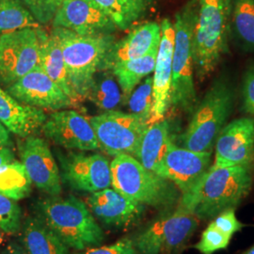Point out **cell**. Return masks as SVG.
Listing matches in <instances>:
<instances>
[{
  "instance_id": "6da1fadb",
  "label": "cell",
  "mask_w": 254,
  "mask_h": 254,
  "mask_svg": "<svg viewBox=\"0 0 254 254\" xmlns=\"http://www.w3.org/2000/svg\"><path fill=\"white\" fill-rule=\"evenodd\" d=\"M252 184L248 166H211L194 188L182 194L178 205L198 219H214L226 210H236L250 193Z\"/></svg>"
},
{
  "instance_id": "7a4b0ae2",
  "label": "cell",
  "mask_w": 254,
  "mask_h": 254,
  "mask_svg": "<svg viewBox=\"0 0 254 254\" xmlns=\"http://www.w3.org/2000/svg\"><path fill=\"white\" fill-rule=\"evenodd\" d=\"M37 216L69 248L76 251L100 246L105 234L91 210L74 197L48 196L39 200Z\"/></svg>"
},
{
  "instance_id": "3957f363",
  "label": "cell",
  "mask_w": 254,
  "mask_h": 254,
  "mask_svg": "<svg viewBox=\"0 0 254 254\" xmlns=\"http://www.w3.org/2000/svg\"><path fill=\"white\" fill-rule=\"evenodd\" d=\"M231 14L232 0H198L193 61L200 81L215 71L229 50Z\"/></svg>"
},
{
  "instance_id": "277c9868",
  "label": "cell",
  "mask_w": 254,
  "mask_h": 254,
  "mask_svg": "<svg viewBox=\"0 0 254 254\" xmlns=\"http://www.w3.org/2000/svg\"><path fill=\"white\" fill-rule=\"evenodd\" d=\"M110 170L112 188L145 206L166 211L180 200L173 183L147 170L133 155H115Z\"/></svg>"
},
{
  "instance_id": "5b68a950",
  "label": "cell",
  "mask_w": 254,
  "mask_h": 254,
  "mask_svg": "<svg viewBox=\"0 0 254 254\" xmlns=\"http://www.w3.org/2000/svg\"><path fill=\"white\" fill-rule=\"evenodd\" d=\"M235 90L224 76L214 82L194 109L190 123L182 136V144L193 152H212L218 134L230 117Z\"/></svg>"
},
{
  "instance_id": "8992f818",
  "label": "cell",
  "mask_w": 254,
  "mask_h": 254,
  "mask_svg": "<svg viewBox=\"0 0 254 254\" xmlns=\"http://www.w3.org/2000/svg\"><path fill=\"white\" fill-rule=\"evenodd\" d=\"M198 0H190L176 14L174 27L171 105L191 113L198 105L193 69V33Z\"/></svg>"
},
{
  "instance_id": "52a82bcc",
  "label": "cell",
  "mask_w": 254,
  "mask_h": 254,
  "mask_svg": "<svg viewBox=\"0 0 254 254\" xmlns=\"http://www.w3.org/2000/svg\"><path fill=\"white\" fill-rule=\"evenodd\" d=\"M52 33L60 43L69 79L80 101L112 46V38L80 35L61 27H54Z\"/></svg>"
},
{
  "instance_id": "ba28073f",
  "label": "cell",
  "mask_w": 254,
  "mask_h": 254,
  "mask_svg": "<svg viewBox=\"0 0 254 254\" xmlns=\"http://www.w3.org/2000/svg\"><path fill=\"white\" fill-rule=\"evenodd\" d=\"M199 225V219L177 204L166 210L134 240L138 254H176Z\"/></svg>"
},
{
  "instance_id": "9c48e42d",
  "label": "cell",
  "mask_w": 254,
  "mask_h": 254,
  "mask_svg": "<svg viewBox=\"0 0 254 254\" xmlns=\"http://www.w3.org/2000/svg\"><path fill=\"white\" fill-rule=\"evenodd\" d=\"M101 150L109 155H135L148 123L133 113L109 110L90 119Z\"/></svg>"
},
{
  "instance_id": "30bf717a",
  "label": "cell",
  "mask_w": 254,
  "mask_h": 254,
  "mask_svg": "<svg viewBox=\"0 0 254 254\" xmlns=\"http://www.w3.org/2000/svg\"><path fill=\"white\" fill-rule=\"evenodd\" d=\"M40 27L0 35V82L6 87L40 67Z\"/></svg>"
},
{
  "instance_id": "8fae6325",
  "label": "cell",
  "mask_w": 254,
  "mask_h": 254,
  "mask_svg": "<svg viewBox=\"0 0 254 254\" xmlns=\"http://www.w3.org/2000/svg\"><path fill=\"white\" fill-rule=\"evenodd\" d=\"M60 162L62 181L73 190L93 193L111 186L110 162L102 154L69 153Z\"/></svg>"
},
{
  "instance_id": "7c38bea8",
  "label": "cell",
  "mask_w": 254,
  "mask_h": 254,
  "mask_svg": "<svg viewBox=\"0 0 254 254\" xmlns=\"http://www.w3.org/2000/svg\"><path fill=\"white\" fill-rule=\"evenodd\" d=\"M21 163L31 183L48 196H60L63 181L58 164L48 143L39 136H29L19 145Z\"/></svg>"
},
{
  "instance_id": "4fadbf2b",
  "label": "cell",
  "mask_w": 254,
  "mask_h": 254,
  "mask_svg": "<svg viewBox=\"0 0 254 254\" xmlns=\"http://www.w3.org/2000/svg\"><path fill=\"white\" fill-rule=\"evenodd\" d=\"M42 131L55 144L68 150L100 149L90 120L75 110L55 111L46 119Z\"/></svg>"
},
{
  "instance_id": "5bb4252c",
  "label": "cell",
  "mask_w": 254,
  "mask_h": 254,
  "mask_svg": "<svg viewBox=\"0 0 254 254\" xmlns=\"http://www.w3.org/2000/svg\"><path fill=\"white\" fill-rule=\"evenodd\" d=\"M212 152H193L170 143L157 175L172 182L185 194L208 172Z\"/></svg>"
},
{
  "instance_id": "9a60e30c",
  "label": "cell",
  "mask_w": 254,
  "mask_h": 254,
  "mask_svg": "<svg viewBox=\"0 0 254 254\" xmlns=\"http://www.w3.org/2000/svg\"><path fill=\"white\" fill-rule=\"evenodd\" d=\"M6 91L22 104L37 109L60 110L73 100L39 67L10 84Z\"/></svg>"
},
{
  "instance_id": "2e32d148",
  "label": "cell",
  "mask_w": 254,
  "mask_h": 254,
  "mask_svg": "<svg viewBox=\"0 0 254 254\" xmlns=\"http://www.w3.org/2000/svg\"><path fill=\"white\" fill-rule=\"evenodd\" d=\"M213 167L250 166L254 157V119H236L222 128L215 142Z\"/></svg>"
},
{
  "instance_id": "e0dca14e",
  "label": "cell",
  "mask_w": 254,
  "mask_h": 254,
  "mask_svg": "<svg viewBox=\"0 0 254 254\" xmlns=\"http://www.w3.org/2000/svg\"><path fill=\"white\" fill-rule=\"evenodd\" d=\"M86 204L98 222L116 230L133 225L145 211L144 204L109 188L91 193Z\"/></svg>"
},
{
  "instance_id": "ac0fdd59",
  "label": "cell",
  "mask_w": 254,
  "mask_h": 254,
  "mask_svg": "<svg viewBox=\"0 0 254 254\" xmlns=\"http://www.w3.org/2000/svg\"><path fill=\"white\" fill-rule=\"evenodd\" d=\"M52 23L80 35H109L117 27L91 0H64Z\"/></svg>"
},
{
  "instance_id": "d6986e66",
  "label": "cell",
  "mask_w": 254,
  "mask_h": 254,
  "mask_svg": "<svg viewBox=\"0 0 254 254\" xmlns=\"http://www.w3.org/2000/svg\"><path fill=\"white\" fill-rule=\"evenodd\" d=\"M160 27L161 40L157 51L153 76L154 103L150 125L163 120L171 105L173 55L175 34L173 24L169 19H164Z\"/></svg>"
},
{
  "instance_id": "ffe728a7",
  "label": "cell",
  "mask_w": 254,
  "mask_h": 254,
  "mask_svg": "<svg viewBox=\"0 0 254 254\" xmlns=\"http://www.w3.org/2000/svg\"><path fill=\"white\" fill-rule=\"evenodd\" d=\"M160 40V25L155 22L142 24L118 44L111 46L102 62L100 69H111L120 63L137 59L157 51Z\"/></svg>"
},
{
  "instance_id": "44dd1931",
  "label": "cell",
  "mask_w": 254,
  "mask_h": 254,
  "mask_svg": "<svg viewBox=\"0 0 254 254\" xmlns=\"http://www.w3.org/2000/svg\"><path fill=\"white\" fill-rule=\"evenodd\" d=\"M46 119L43 109L22 104L0 88V123L9 132L22 138L33 136Z\"/></svg>"
},
{
  "instance_id": "7402d4cb",
  "label": "cell",
  "mask_w": 254,
  "mask_h": 254,
  "mask_svg": "<svg viewBox=\"0 0 254 254\" xmlns=\"http://www.w3.org/2000/svg\"><path fill=\"white\" fill-rule=\"evenodd\" d=\"M20 233L27 254H70V248L38 216L25 218Z\"/></svg>"
},
{
  "instance_id": "603a6c76",
  "label": "cell",
  "mask_w": 254,
  "mask_h": 254,
  "mask_svg": "<svg viewBox=\"0 0 254 254\" xmlns=\"http://www.w3.org/2000/svg\"><path fill=\"white\" fill-rule=\"evenodd\" d=\"M40 68L74 102H79L73 91L57 37L41 29Z\"/></svg>"
},
{
  "instance_id": "cb8c5ba5",
  "label": "cell",
  "mask_w": 254,
  "mask_h": 254,
  "mask_svg": "<svg viewBox=\"0 0 254 254\" xmlns=\"http://www.w3.org/2000/svg\"><path fill=\"white\" fill-rule=\"evenodd\" d=\"M172 141L168 122H156L147 127L134 157L147 170L157 174Z\"/></svg>"
},
{
  "instance_id": "d4e9b609",
  "label": "cell",
  "mask_w": 254,
  "mask_h": 254,
  "mask_svg": "<svg viewBox=\"0 0 254 254\" xmlns=\"http://www.w3.org/2000/svg\"><path fill=\"white\" fill-rule=\"evenodd\" d=\"M157 51L137 59L120 63L111 68L117 77L120 89L126 97H128L133 92L142 78L154 72Z\"/></svg>"
},
{
  "instance_id": "484cf974",
  "label": "cell",
  "mask_w": 254,
  "mask_h": 254,
  "mask_svg": "<svg viewBox=\"0 0 254 254\" xmlns=\"http://www.w3.org/2000/svg\"><path fill=\"white\" fill-rule=\"evenodd\" d=\"M32 183L24 165L14 161L0 167V194L13 200L27 198L31 192Z\"/></svg>"
},
{
  "instance_id": "4316f807",
  "label": "cell",
  "mask_w": 254,
  "mask_h": 254,
  "mask_svg": "<svg viewBox=\"0 0 254 254\" xmlns=\"http://www.w3.org/2000/svg\"><path fill=\"white\" fill-rule=\"evenodd\" d=\"M231 19L240 45L254 52V0H232Z\"/></svg>"
},
{
  "instance_id": "83f0119b",
  "label": "cell",
  "mask_w": 254,
  "mask_h": 254,
  "mask_svg": "<svg viewBox=\"0 0 254 254\" xmlns=\"http://www.w3.org/2000/svg\"><path fill=\"white\" fill-rule=\"evenodd\" d=\"M21 0H0V35L27 27H39Z\"/></svg>"
},
{
  "instance_id": "f1b7e54d",
  "label": "cell",
  "mask_w": 254,
  "mask_h": 254,
  "mask_svg": "<svg viewBox=\"0 0 254 254\" xmlns=\"http://www.w3.org/2000/svg\"><path fill=\"white\" fill-rule=\"evenodd\" d=\"M85 98L91 100L98 108L109 111L118 106L122 99V94L117 82L111 76L103 74L98 78L93 76L85 93Z\"/></svg>"
},
{
  "instance_id": "f546056e",
  "label": "cell",
  "mask_w": 254,
  "mask_h": 254,
  "mask_svg": "<svg viewBox=\"0 0 254 254\" xmlns=\"http://www.w3.org/2000/svg\"><path fill=\"white\" fill-rule=\"evenodd\" d=\"M101 10H103L115 26L120 29H126L141 14L128 0H91Z\"/></svg>"
},
{
  "instance_id": "4dcf8cb0",
  "label": "cell",
  "mask_w": 254,
  "mask_h": 254,
  "mask_svg": "<svg viewBox=\"0 0 254 254\" xmlns=\"http://www.w3.org/2000/svg\"><path fill=\"white\" fill-rule=\"evenodd\" d=\"M131 94L128 102L131 113L144 120L150 126L154 103L153 77L148 76Z\"/></svg>"
},
{
  "instance_id": "1f68e13d",
  "label": "cell",
  "mask_w": 254,
  "mask_h": 254,
  "mask_svg": "<svg viewBox=\"0 0 254 254\" xmlns=\"http://www.w3.org/2000/svg\"><path fill=\"white\" fill-rule=\"evenodd\" d=\"M23 223V214L16 200L0 194V231L7 235L20 233Z\"/></svg>"
},
{
  "instance_id": "d6a6232c",
  "label": "cell",
  "mask_w": 254,
  "mask_h": 254,
  "mask_svg": "<svg viewBox=\"0 0 254 254\" xmlns=\"http://www.w3.org/2000/svg\"><path fill=\"white\" fill-rule=\"evenodd\" d=\"M231 239L232 236L223 234L210 223L202 232L200 241L194 248L201 254H214L218 251L227 249Z\"/></svg>"
},
{
  "instance_id": "836d02e7",
  "label": "cell",
  "mask_w": 254,
  "mask_h": 254,
  "mask_svg": "<svg viewBox=\"0 0 254 254\" xmlns=\"http://www.w3.org/2000/svg\"><path fill=\"white\" fill-rule=\"evenodd\" d=\"M37 22L48 24L53 21L55 14L64 0H21Z\"/></svg>"
},
{
  "instance_id": "e575fe53",
  "label": "cell",
  "mask_w": 254,
  "mask_h": 254,
  "mask_svg": "<svg viewBox=\"0 0 254 254\" xmlns=\"http://www.w3.org/2000/svg\"><path fill=\"white\" fill-rule=\"evenodd\" d=\"M79 254H138L134 240L123 238L110 245L92 247L82 251Z\"/></svg>"
},
{
  "instance_id": "d590c367",
  "label": "cell",
  "mask_w": 254,
  "mask_h": 254,
  "mask_svg": "<svg viewBox=\"0 0 254 254\" xmlns=\"http://www.w3.org/2000/svg\"><path fill=\"white\" fill-rule=\"evenodd\" d=\"M211 223L220 232L232 237L244 226L236 218L235 209H229L220 213Z\"/></svg>"
},
{
  "instance_id": "8d00e7d4",
  "label": "cell",
  "mask_w": 254,
  "mask_h": 254,
  "mask_svg": "<svg viewBox=\"0 0 254 254\" xmlns=\"http://www.w3.org/2000/svg\"><path fill=\"white\" fill-rule=\"evenodd\" d=\"M243 106L246 112L254 117V62L248 65L242 85Z\"/></svg>"
},
{
  "instance_id": "74e56055",
  "label": "cell",
  "mask_w": 254,
  "mask_h": 254,
  "mask_svg": "<svg viewBox=\"0 0 254 254\" xmlns=\"http://www.w3.org/2000/svg\"><path fill=\"white\" fill-rule=\"evenodd\" d=\"M0 254H27L23 246L17 241H9L2 247L0 250Z\"/></svg>"
},
{
  "instance_id": "f35d334b",
  "label": "cell",
  "mask_w": 254,
  "mask_h": 254,
  "mask_svg": "<svg viewBox=\"0 0 254 254\" xmlns=\"http://www.w3.org/2000/svg\"><path fill=\"white\" fill-rule=\"evenodd\" d=\"M16 161L15 154L10 147H0V167Z\"/></svg>"
},
{
  "instance_id": "ab89813d",
  "label": "cell",
  "mask_w": 254,
  "mask_h": 254,
  "mask_svg": "<svg viewBox=\"0 0 254 254\" xmlns=\"http://www.w3.org/2000/svg\"><path fill=\"white\" fill-rule=\"evenodd\" d=\"M12 143L10 140L9 132L7 130V128L0 123V147H10Z\"/></svg>"
},
{
  "instance_id": "60d3db41",
  "label": "cell",
  "mask_w": 254,
  "mask_h": 254,
  "mask_svg": "<svg viewBox=\"0 0 254 254\" xmlns=\"http://www.w3.org/2000/svg\"><path fill=\"white\" fill-rule=\"evenodd\" d=\"M134 7L135 9L142 15L148 9V7L151 5L152 0H128Z\"/></svg>"
},
{
  "instance_id": "b9f144b4",
  "label": "cell",
  "mask_w": 254,
  "mask_h": 254,
  "mask_svg": "<svg viewBox=\"0 0 254 254\" xmlns=\"http://www.w3.org/2000/svg\"><path fill=\"white\" fill-rule=\"evenodd\" d=\"M8 236H9V235H7V234H5L4 232L0 231V250L2 249L3 246L5 245V242H6V240H7Z\"/></svg>"
},
{
  "instance_id": "7bdbcfd3",
  "label": "cell",
  "mask_w": 254,
  "mask_h": 254,
  "mask_svg": "<svg viewBox=\"0 0 254 254\" xmlns=\"http://www.w3.org/2000/svg\"><path fill=\"white\" fill-rule=\"evenodd\" d=\"M247 254H254V246L247 253Z\"/></svg>"
}]
</instances>
